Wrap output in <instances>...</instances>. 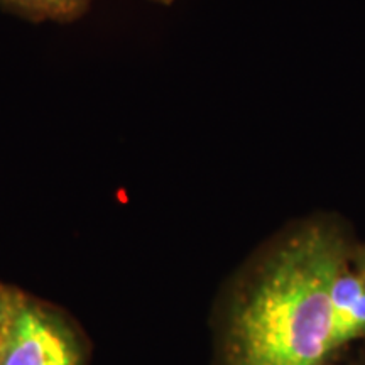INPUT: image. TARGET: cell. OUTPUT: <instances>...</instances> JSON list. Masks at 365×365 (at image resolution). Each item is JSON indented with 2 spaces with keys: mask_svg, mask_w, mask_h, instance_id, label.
<instances>
[{
  "mask_svg": "<svg viewBox=\"0 0 365 365\" xmlns=\"http://www.w3.org/2000/svg\"><path fill=\"white\" fill-rule=\"evenodd\" d=\"M339 242L309 228L272 255L232 322V365H319L333 350L330 291Z\"/></svg>",
  "mask_w": 365,
  "mask_h": 365,
  "instance_id": "cell-1",
  "label": "cell"
},
{
  "mask_svg": "<svg viewBox=\"0 0 365 365\" xmlns=\"http://www.w3.org/2000/svg\"><path fill=\"white\" fill-rule=\"evenodd\" d=\"M0 365H80L78 345L53 313L22 298L0 340Z\"/></svg>",
  "mask_w": 365,
  "mask_h": 365,
  "instance_id": "cell-2",
  "label": "cell"
},
{
  "mask_svg": "<svg viewBox=\"0 0 365 365\" xmlns=\"http://www.w3.org/2000/svg\"><path fill=\"white\" fill-rule=\"evenodd\" d=\"M90 4L91 0H0V6L27 21H53L61 24L80 19L88 11Z\"/></svg>",
  "mask_w": 365,
  "mask_h": 365,
  "instance_id": "cell-3",
  "label": "cell"
},
{
  "mask_svg": "<svg viewBox=\"0 0 365 365\" xmlns=\"http://www.w3.org/2000/svg\"><path fill=\"white\" fill-rule=\"evenodd\" d=\"M365 293V281L352 274H346L340 269L333 279L330 301H331V319H333V350L341 345V335H344L350 318L357 308Z\"/></svg>",
  "mask_w": 365,
  "mask_h": 365,
  "instance_id": "cell-4",
  "label": "cell"
},
{
  "mask_svg": "<svg viewBox=\"0 0 365 365\" xmlns=\"http://www.w3.org/2000/svg\"><path fill=\"white\" fill-rule=\"evenodd\" d=\"M21 301V296L6 289V287H0V340H2L9 322H11L12 314L17 309V307H19Z\"/></svg>",
  "mask_w": 365,
  "mask_h": 365,
  "instance_id": "cell-5",
  "label": "cell"
},
{
  "mask_svg": "<svg viewBox=\"0 0 365 365\" xmlns=\"http://www.w3.org/2000/svg\"><path fill=\"white\" fill-rule=\"evenodd\" d=\"M159 2H170V0H159Z\"/></svg>",
  "mask_w": 365,
  "mask_h": 365,
  "instance_id": "cell-6",
  "label": "cell"
}]
</instances>
